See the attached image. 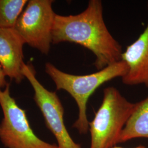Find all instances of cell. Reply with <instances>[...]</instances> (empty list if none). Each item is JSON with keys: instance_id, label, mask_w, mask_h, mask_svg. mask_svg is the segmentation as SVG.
I'll return each mask as SVG.
<instances>
[{"instance_id": "6da1fadb", "label": "cell", "mask_w": 148, "mask_h": 148, "mask_svg": "<svg viewBox=\"0 0 148 148\" xmlns=\"http://www.w3.org/2000/svg\"><path fill=\"white\" fill-rule=\"evenodd\" d=\"M52 41L53 44L74 43L89 49L95 56L93 64L98 71L121 60V45L106 26L100 0H90L86 10L78 14H56Z\"/></svg>"}, {"instance_id": "7a4b0ae2", "label": "cell", "mask_w": 148, "mask_h": 148, "mask_svg": "<svg viewBox=\"0 0 148 148\" xmlns=\"http://www.w3.org/2000/svg\"><path fill=\"white\" fill-rule=\"evenodd\" d=\"M46 73L53 80L57 90L67 92L76 101L79 108V116L73 127L80 134L89 130L87 104L90 97L101 86L117 77H124L128 71L126 63L123 60L111 64L94 73L76 75L63 72L51 63L45 65Z\"/></svg>"}, {"instance_id": "3957f363", "label": "cell", "mask_w": 148, "mask_h": 148, "mask_svg": "<svg viewBox=\"0 0 148 148\" xmlns=\"http://www.w3.org/2000/svg\"><path fill=\"white\" fill-rule=\"evenodd\" d=\"M103 95L101 104L93 120L89 122L90 148L115 147L136 106V103L128 101L114 87L105 88Z\"/></svg>"}, {"instance_id": "277c9868", "label": "cell", "mask_w": 148, "mask_h": 148, "mask_svg": "<svg viewBox=\"0 0 148 148\" xmlns=\"http://www.w3.org/2000/svg\"><path fill=\"white\" fill-rule=\"evenodd\" d=\"M8 84L0 89V106L3 118L0 124V140L7 148H58L41 140L33 132L26 112L11 96Z\"/></svg>"}, {"instance_id": "5b68a950", "label": "cell", "mask_w": 148, "mask_h": 148, "mask_svg": "<svg viewBox=\"0 0 148 148\" xmlns=\"http://www.w3.org/2000/svg\"><path fill=\"white\" fill-rule=\"evenodd\" d=\"M52 0H30L19 16L14 27L24 43L47 55L56 14Z\"/></svg>"}, {"instance_id": "8992f818", "label": "cell", "mask_w": 148, "mask_h": 148, "mask_svg": "<svg viewBox=\"0 0 148 148\" xmlns=\"http://www.w3.org/2000/svg\"><path fill=\"white\" fill-rule=\"evenodd\" d=\"M22 73L32 85L34 99L42 114L46 126L57 139L58 148H81L70 137L64 121V108L56 92L46 89L37 79L31 64H23Z\"/></svg>"}, {"instance_id": "52a82bcc", "label": "cell", "mask_w": 148, "mask_h": 148, "mask_svg": "<svg viewBox=\"0 0 148 148\" xmlns=\"http://www.w3.org/2000/svg\"><path fill=\"white\" fill-rule=\"evenodd\" d=\"M147 7L148 10V2ZM121 60L128 67L122 82L128 86L142 84L148 87V23L137 39L123 52Z\"/></svg>"}, {"instance_id": "ba28073f", "label": "cell", "mask_w": 148, "mask_h": 148, "mask_svg": "<svg viewBox=\"0 0 148 148\" xmlns=\"http://www.w3.org/2000/svg\"><path fill=\"white\" fill-rule=\"evenodd\" d=\"M14 29L0 28V65L6 76L19 84L24 79L23 45Z\"/></svg>"}, {"instance_id": "9c48e42d", "label": "cell", "mask_w": 148, "mask_h": 148, "mask_svg": "<svg viewBox=\"0 0 148 148\" xmlns=\"http://www.w3.org/2000/svg\"><path fill=\"white\" fill-rule=\"evenodd\" d=\"M136 138H148V97L136 106L122 131L119 143Z\"/></svg>"}, {"instance_id": "30bf717a", "label": "cell", "mask_w": 148, "mask_h": 148, "mask_svg": "<svg viewBox=\"0 0 148 148\" xmlns=\"http://www.w3.org/2000/svg\"><path fill=\"white\" fill-rule=\"evenodd\" d=\"M27 0H0V28L14 29Z\"/></svg>"}, {"instance_id": "8fae6325", "label": "cell", "mask_w": 148, "mask_h": 148, "mask_svg": "<svg viewBox=\"0 0 148 148\" xmlns=\"http://www.w3.org/2000/svg\"><path fill=\"white\" fill-rule=\"evenodd\" d=\"M5 76L6 75L0 65V89L5 88L7 85L8 84L6 81Z\"/></svg>"}, {"instance_id": "7c38bea8", "label": "cell", "mask_w": 148, "mask_h": 148, "mask_svg": "<svg viewBox=\"0 0 148 148\" xmlns=\"http://www.w3.org/2000/svg\"><path fill=\"white\" fill-rule=\"evenodd\" d=\"M121 148V147H114V148ZM146 148L145 147H143V146H139V147H136V148Z\"/></svg>"}]
</instances>
